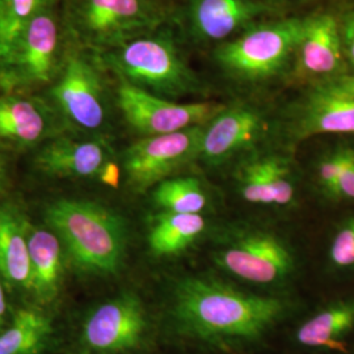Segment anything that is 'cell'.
Returning a JSON list of instances; mask_svg holds the SVG:
<instances>
[{
	"mask_svg": "<svg viewBox=\"0 0 354 354\" xmlns=\"http://www.w3.org/2000/svg\"><path fill=\"white\" fill-rule=\"evenodd\" d=\"M310 301L307 294H266L222 276L197 274L177 281L171 315L177 332L190 342L223 353L250 354L274 344L279 348Z\"/></svg>",
	"mask_w": 354,
	"mask_h": 354,
	"instance_id": "cell-1",
	"label": "cell"
},
{
	"mask_svg": "<svg viewBox=\"0 0 354 354\" xmlns=\"http://www.w3.org/2000/svg\"><path fill=\"white\" fill-rule=\"evenodd\" d=\"M212 260L225 279L254 291L306 294L308 263L283 221L236 225L222 232Z\"/></svg>",
	"mask_w": 354,
	"mask_h": 354,
	"instance_id": "cell-2",
	"label": "cell"
},
{
	"mask_svg": "<svg viewBox=\"0 0 354 354\" xmlns=\"http://www.w3.org/2000/svg\"><path fill=\"white\" fill-rule=\"evenodd\" d=\"M45 219L82 272L106 276L121 269L127 228L112 210L92 201L64 198L48 206Z\"/></svg>",
	"mask_w": 354,
	"mask_h": 354,
	"instance_id": "cell-3",
	"label": "cell"
},
{
	"mask_svg": "<svg viewBox=\"0 0 354 354\" xmlns=\"http://www.w3.org/2000/svg\"><path fill=\"white\" fill-rule=\"evenodd\" d=\"M102 58L121 80L149 92L178 96L198 88V80L167 36H140L104 50Z\"/></svg>",
	"mask_w": 354,
	"mask_h": 354,
	"instance_id": "cell-4",
	"label": "cell"
},
{
	"mask_svg": "<svg viewBox=\"0 0 354 354\" xmlns=\"http://www.w3.org/2000/svg\"><path fill=\"white\" fill-rule=\"evenodd\" d=\"M301 19H285L247 28L239 37L222 44L214 58L222 70L247 83L281 75L292 61Z\"/></svg>",
	"mask_w": 354,
	"mask_h": 354,
	"instance_id": "cell-5",
	"label": "cell"
},
{
	"mask_svg": "<svg viewBox=\"0 0 354 354\" xmlns=\"http://www.w3.org/2000/svg\"><path fill=\"white\" fill-rule=\"evenodd\" d=\"M281 130L289 150L317 136L354 134V74L310 83L286 109Z\"/></svg>",
	"mask_w": 354,
	"mask_h": 354,
	"instance_id": "cell-6",
	"label": "cell"
},
{
	"mask_svg": "<svg viewBox=\"0 0 354 354\" xmlns=\"http://www.w3.org/2000/svg\"><path fill=\"white\" fill-rule=\"evenodd\" d=\"M354 349V285L310 301L286 329L279 351L289 354H351Z\"/></svg>",
	"mask_w": 354,
	"mask_h": 354,
	"instance_id": "cell-7",
	"label": "cell"
},
{
	"mask_svg": "<svg viewBox=\"0 0 354 354\" xmlns=\"http://www.w3.org/2000/svg\"><path fill=\"white\" fill-rule=\"evenodd\" d=\"M288 152L259 149L243 156L234 172L241 200L283 222L301 209L304 200L302 177Z\"/></svg>",
	"mask_w": 354,
	"mask_h": 354,
	"instance_id": "cell-8",
	"label": "cell"
},
{
	"mask_svg": "<svg viewBox=\"0 0 354 354\" xmlns=\"http://www.w3.org/2000/svg\"><path fill=\"white\" fill-rule=\"evenodd\" d=\"M162 21L163 12L152 0H73L68 11L76 37L102 50L145 36Z\"/></svg>",
	"mask_w": 354,
	"mask_h": 354,
	"instance_id": "cell-9",
	"label": "cell"
},
{
	"mask_svg": "<svg viewBox=\"0 0 354 354\" xmlns=\"http://www.w3.org/2000/svg\"><path fill=\"white\" fill-rule=\"evenodd\" d=\"M59 59V28L49 10L26 26L10 55L0 64V82L6 89L41 87L53 80Z\"/></svg>",
	"mask_w": 354,
	"mask_h": 354,
	"instance_id": "cell-10",
	"label": "cell"
},
{
	"mask_svg": "<svg viewBox=\"0 0 354 354\" xmlns=\"http://www.w3.org/2000/svg\"><path fill=\"white\" fill-rule=\"evenodd\" d=\"M117 104L127 124L146 137L203 127L226 106L213 102H167L125 80L117 88Z\"/></svg>",
	"mask_w": 354,
	"mask_h": 354,
	"instance_id": "cell-11",
	"label": "cell"
},
{
	"mask_svg": "<svg viewBox=\"0 0 354 354\" xmlns=\"http://www.w3.org/2000/svg\"><path fill=\"white\" fill-rule=\"evenodd\" d=\"M203 127L149 136L131 145L124 155L129 185L134 189L146 190L198 159Z\"/></svg>",
	"mask_w": 354,
	"mask_h": 354,
	"instance_id": "cell-12",
	"label": "cell"
},
{
	"mask_svg": "<svg viewBox=\"0 0 354 354\" xmlns=\"http://www.w3.org/2000/svg\"><path fill=\"white\" fill-rule=\"evenodd\" d=\"M269 131L270 120L260 108L248 104L226 105L203 127L198 159L218 167L243 158L259 150Z\"/></svg>",
	"mask_w": 354,
	"mask_h": 354,
	"instance_id": "cell-13",
	"label": "cell"
},
{
	"mask_svg": "<svg viewBox=\"0 0 354 354\" xmlns=\"http://www.w3.org/2000/svg\"><path fill=\"white\" fill-rule=\"evenodd\" d=\"M345 61L340 21L329 13L301 19L292 54V73L307 84L342 74Z\"/></svg>",
	"mask_w": 354,
	"mask_h": 354,
	"instance_id": "cell-14",
	"label": "cell"
},
{
	"mask_svg": "<svg viewBox=\"0 0 354 354\" xmlns=\"http://www.w3.org/2000/svg\"><path fill=\"white\" fill-rule=\"evenodd\" d=\"M59 109L76 127L96 130L105 121L102 77L83 55L74 54L64 61L59 80L53 87Z\"/></svg>",
	"mask_w": 354,
	"mask_h": 354,
	"instance_id": "cell-15",
	"label": "cell"
},
{
	"mask_svg": "<svg viewBox=\"0 0 354 354\" xmlns=\"http://www.w3.org/2000/svg\"><path fill=\"white\" fill-rule=\"evenodd\" d=\"M146 330L140 299L124 294L99 306L84 323L83 339L99 352H124L136 348Z\"/></svg>",
	"mask_w": 354,
	"mask_h": 354,
	"instance_id": "cell-16",
	"label": "cell"
},
{
	"mask_svg": "<svg viewBox=\"0 0 354 354\" xmlns=\"http://www.w3.org/2000/svg\"><path fill=\"white\" fill-rule=\"evenodd\" d=\"M266 11L254 0H190V26L203 41H222Z\"/></svg>",
	"mask_w": 354,
	"mask_h": 354,
	"instance_id": "cell-17",
	"label": "cell"
},
{
	"mask_svg": "<svg viewBox=\"0 0 354 354\" xmlns=\"http://www.w3.org/2000/svg\"><path fill=\"white\" fill-rule=\"evenodd\" d=\"M104 140H57L42 149L37 165L46 175L57 177L99 176L109 159Z\"/></svg>",
	"mask_w": 354,
	"mask_h": 354,
	"instance_id": "cell-18",
	"label": "cell"
},
{
	"mask_svg": "<svg viewBox=\"0 0 354 354\" xmlns=\"http://www.w3.org/2000/svg\"><path fill=\"white\" fill-rule=\"evenodd\" d=\"M319 273L332 288L354 285V207L346 209L329 228Z\"/></svg>",
	"mask_w": 354,
	"mask_h": 354,
	"instance_id": "cell-19",
	"label": "cell"
},
{
	"mask_svg": "<svg viewBox=\"0 0 354 354\" xmlns=\"http://www.w3.org/2000/svg\"><path fill=\"white\" fill-rule=\"evenodd\" d=\"M28 248L32 268L30 289L48 304L58 291L62 277V247L58 236L48 230L35 228L29 232Z\"/></svg>",
	"mask_w": 354,
	"mask_h": 354,
	"instance_id": "cell-20",
	"label": "cell"
},
{
	"mask_svg": "<svg viewBox=\"0 0 354 354\" xmlns=\"http://www.w3.org/2000/svg\"><path fill=\"white\" fill-rule=\"evenodd\" d=\"M0 274L30 289L32 268L26 223L10 209H0Z\"/></svg>",
	"mask_w": 354,
	"mask_h": 354,
	"instance_id": "cell-21",
	"label": "cell"
},
{
	"mask_svg": "<svg viewBox=\"0 0 354 354\" xmlns=\"http://www.w3.org/2000/svg\"><path fill=\"white\" fill-rule=\"evenodd\" d=\"M209 228L203 214H184L165 212L159 215L149 235L152 253L172 256L187 251Z\"/></svg>",
	"mask_w": 354,
	"mask_h": 354,
	"instance_id": "cell-22",
	"label": "cell"
},
{
	"mask_svg": "<svg viewBox=\"0 0 354 354\" xmlns=\"http://www.w3.org/2000/svg\"><path fill=\"white\" fill-rule=\"evenodd\" d=\"M46 133V118L35 102L23 99L0 100V137L35 143Z\"/></svg>",
	"mask_w": 354,
	"mask_h": 354,
	"instance_id": "cell-23",
	"label": "cell"
},
{
	"mask_svg": "<svg viewBox=\"0 0 354 354\" xmlns=\"http://www.w3.org/2000/svg\"><path fill=\"white\" fill-rule=\"evenodd\" d=\"M153 201L169 213L203 214L210 196L197 177H168L153 190Z\"/></svg>",
	"mask_w": 354,
	"mask_h": 354,
	"instance_id": "cell-24",
	"label": "cell"
},
{
	"mask_svg": "<svg viewBox=\"0 0 354 354\" xmlns=\"http://www.w3.org/2000/svg\"><path fill=\"white\" fill-rule=\"evenodd\" d=\"M51 335L50 320L32 310H23L0 335V354H37Z\"/></svg>",
	"mask_w": 354,
	"mask_h": 354,
	"instance_id": "cell-25",
	"label": "cell"
},
{
	"mask_svg": "<svg viewBox=\"0 0 354 354\" xmlns=\"http://www.w3.org/2000/svg\"><path fill=\"white\" fill-rule=\"evenodd\" d=\"M54 0H0V64L10 55L26 26Z\"/></svg>",
	"mask_w": 354,
	"mask_h": 354,
	"instance_id": "cell-26",
	"label": "cell"
},
{
	"mask_svg": "<svg viewBox=\"0 0 354 354\" xmlns=\"http://www.w3.org/2000/svg\"><path fill=\"white\" fill-rule=\"evenodd\" d=\"M354 165V145L340 143L319 156L313 167L310 189L320 203L337 180Z\"/></svg>",
	"mask_w": 354,
	"mask_h": 354,
	"instance_id": "cell-27",
	"label": "cell"
},
{
	"mask_svg": "<svg viewBox=\"0 0 354 354\" xmlns=\"http://www.w3.org/2000/svg\"><path fill=\"white\" fill-rule=\"evenodd\" d=\"M320 205L330 209L354 207V165L337 180Z\"/></svg>",
	"mask_w": 354,
	"mask_h": 354,
	"instance_id": "cell-28",
	"label": "cell"
},
{
	"mask_svg": "<svg viewBox=\"0 0 354 354\" xmlns=\"http://www.w3.org/2000/svg\"><path fill=\"white\" fill-rule=\"evenodd\" d=\"M340 33L345 59L354 67V10L346 13L342 19Z\"/></svg>",
	"mask_w": 354,
	"mask_h": 354,
	"instance_id": "cell-29",
	"label": "cell"
},
{
	"mask_svg": "<svg viewBox=\"0 0 354 354\" xmlns=\"http://www.w3.org/2000/svg\"><path fill=\"white\" fill-rule=\"evenodd\" d=\"M120 165H117L113 160H108L99 174V178L102 180V184L112 187V188H117L120 184Z\"/></svg>",
	"mask_w": 354,
	"mask_h": 354,
	"instance_id": "cell-30",
	"label": "cell"
},
{
	"mask_svg": "<svg viewBox=\"0 0 354 354\" xmlns=\"http://www.w3.org/2000/svg\"><path fill=\"white\" fill-rule=\"evenodd\" d=\"M6 310H7L6 297H4V290H3V286H1V283H0V326H1L3 317H4V314H6Z\"/></svg>",
	"mask_w": 354,
	"mask_h": 354,
	"instance_id": "cell-31",
	"label": "cell"
},
{
	"mask_svg": "<svg viewBox=\"0 0 354 354\" xmlns=\"http://www.w3.org/2000/svg\"><path fill=\"white\" fill-rule=\"evenodd\" d=\"M3 178H4V162H3V159L0 156V185L3 183Z\"/></svg>",
	"mask_w": 354,
	"mask_h": 354,
	"instance_id": "cell-32",
	"label": "cell"
},
{
	"mask_svg": "<svg viewBox=\"0 0 354 354\" xmlns=\"http://www.w3.org/2000/svg\"><path fill=\"white\" fill-rule=\"evenodd\" d=\"M277 354H289V353H286V352H282V351H279V353Z\"/></svg>",
	"mask_w": 354,
	"mask_h": 354,
	"instance_id": "cell-33",
	"label": "cell"
},
{
	"mask_svg": "<svg viewBox=\"0 0 354 354\" xmlns=\"http://www.w3.org/2000/svg\"><path fill=\"white\" fill-rule=\"evenodd\" d=\"M351 354H354V349L352 351V352H351Z\"/></svg>",
	"mask_w": 354,
	"mask_h": 354,
	"instance_id": "cell-34",
	"label": "cell"
}]
</instances>
